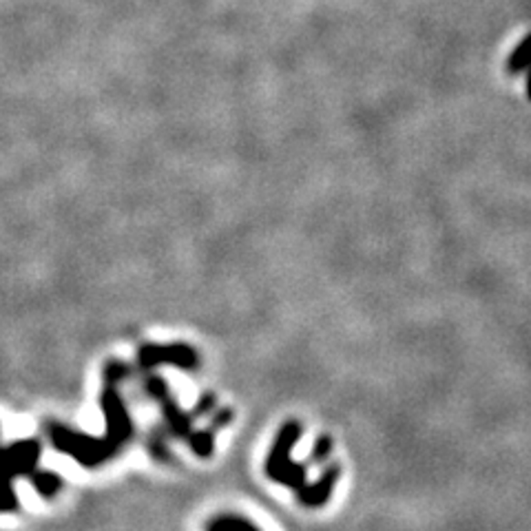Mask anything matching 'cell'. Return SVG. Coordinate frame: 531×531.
I'll use <instances>...</instances> for the list:
<instances>
[{
	"instance_id": "obj_1",
	"label": "cell",
	"mask_w": 531,
	"mask_h": 531,
	"mask_svg": "<svg viewBox=\"0 0 531 531\" xmlns=\"http://www.w3.org/2000/svg\"><path fill=\"white\" fill-rule=\"evenodd\" d=\"M301 436V425L297 421H288L281 425L277 439H275L270 454L266 458V474L273 478L275 483H281L286 487L299 489L306 485V467L293 463V447Z\"/></svg>"
},
{
	"instance_id": "obj_2",
	"label": "cell",
	"mask_w": 531,
	"mask_h": 531,
	"mask_svg": "<svg viewBox=\"0 0 531 531\" xmlns=\"http://www.w3.org/2000/svg\"><path fill=\"white\" fill-rule=\"evenodd\" d=\"M40 445L38 441H20L12 447H0V512H14L18 507L16 494L12 489L14 476L36 472L38 467Z\"/></svg>"
},
{
	"instance_id": "obj_3",
	"label": "cell",
	"mask_w": 531,
	"mask_h": 531,
	"mask_svg": "<svg viewBox=\"0 0 531 531\" xmlns=\"http://www.w3.org/2000/svg\"><path fill=\"white\" fill-rule=\"evenodd\" d=\"M49 439L56 450L67 456H74L76 461L85 467L100 465V463L109 461V458L118 452L104 436L102 439H96V436L80 434V432L67 430L62 428V425H51Z\"/></svg>"
},
{
	"instance_id": "obj_4",
	"label": "cell",
	"mask_w": 531,
	"mask_h": 531,
	"mask_svg": "<svg viewBox=\"0 0 531 531\" xmlns=\"http://www.w3.org/2000/svg\"><path fill=\"white\" fill-rule=\"evenodd\" d=\"M109 383L102 392V410H104V419H107V434L104 439L111 442L116 450L124 445L133 434V423L131 416L127 412V405L120 399L118 390H116V379L107 377Z\"/></svg>"
},
{
	"instance_id": "obj_5",
	"label": "cell",
	"mask_w": 531,
	"mask_h": 531,
	"mask_svg": "<svg viewBox=\"0 0 531 531\" xmlns=\"http://www.w3.org/2000/svg\"><path fill=\"white\" fill-rule=\"evenodd\" d=\"M160 363H173L180 368H195L197 357L189 346H147L140 352V366L155 368Z\"/></svg>"
},
{
	"instance_id": "obj_6",
	"label": "cell",
	"mask_w": 531,
	"mask_h": 531,
	"mask_svg": "<svg viewBox=\"0 0 531 531\" xmlns=\"http://www.w3.org/2000/svg\"><path fill=\"white\" fill-rule=\"evenodd\" d=\"M149 392L160 401V405H162L164 419H166V423L171 425V430H173L175 434H180V436L189 434V430H191L189 416L182 412L180 405H177L175 401L171 399L169 390H166V383L160 381V379H151V381H149Z\"/></svg>"
},
{
	"instance_id": "obj_7",
	"label": "cell",
	"mask_w": 531,
	"mask_h": 531,
	"mask_svg": "<svg viewBox=\"0 0 531 531\" xmlns=\"http://www.w3.org/2000/svg\"><path fill=\"white\" fill-rule=\"evenodd\" d=\"M337 478H339V467H330L317 483H310V485L306 483V485L297 489V492H299V501L304 503L306 507H321V505L328 503V498L332 496Z\"/></svg>"
},
{
	"instance_id": "obj_8",
	"label": "cell",
	"mask_w": 531,
	"mask_h": 531,
	"mask_svg": "<svg viewBox=\"0 0 531 531\" xmlns=\"http://www.w3.org/2000/svg\"><path fill=\"white\" fill-rule=\"evenodd\" d=\"M31 476V483H34V487L38 489L40 494H43L45 498H51V496H56V492L62 487V481H60V476L58 474H54V472H31L29 474Z\"/></svg>"
},
{
	"instance_id": "obj_9",
	"label": "cell",
	"mask_w": 531,
	"mask_h": 531,
	"mask_svg": "<svg viewBox=\"0 0 531 531\" xmlns=\"http://www.w3.org/2000/svg\"><path fill=\"white\" fill-rule=\"evenodd\" d=\"M208 531H259V529L244 518L224 516V518L213 520V523L208 525Z\"/></svg>"
},
{
	"instance_id": "obj_10",
	"label": "cell",
	"mask_w": 531,
	"mask_h": 531,
	"mask_svg": "<svg viewBox=\"0 0 531 531\" xmlns=\"http://www.w3.org/2000/svg\"><path fill=\"white\" fill-rule=\"evenodd\" d=\"M191 450L202 458L211 456L215 452V442H213L211 432H195V434H191Z\"/></svg>"
},
{
	"instance_id": "obj_11",
	"label": "cell",
	"mask_w": 531,
	"mask_h": 531,
	"mask_svg": "<svg viewBox=\"0 0 531 531\" xmlns=\"http://www.w3.org/2000/svg\"><path fill=\"white\" fill-rule=\"evenodd\" d=\"M527 47H529V38H523V43L516 47V51H514L512 58H509V62H507L509 74H520V71L527 69V65H529Z\"/></svg>"
},
{
	"instance_id": "obj_12",
	"label": "cell",
	"mask_w": 531,
	"mask_h": 531,
	"mask_svg": "<svg viewBox=\"0 0 531 531\" xmlns=\"http://www.w3.org/2000/svg\"><path fill=\"white\" fill-rule=\"evenodd\" d=\"M332 450V442L328 436H321V439H317L315 442V450H312V461H324V458L330 454Z\"/></svg>"
}]
</instances>
